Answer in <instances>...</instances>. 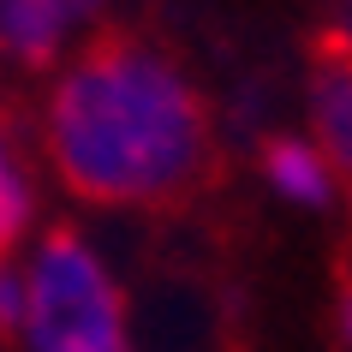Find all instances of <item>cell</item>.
I'll return each instance as SVG.
<instances>
[{"instance_id":"4","label":"cell","mask_w":352,"mask_h":352,"mask_svg":"<svg viewBox=\"0 0 352 352\" xmlns=\"http://www.w3.org/2000/svg\"><path fill=\"white\" fill-rule=\"evenodd\" d=\"M102 0H0V54L48 66Z\"/></svg>"},{"instance_id":"6","label":"cell","mask_w":352,"mask_h":352,"mask_svg":"<svg viewBox=\"0 0 352 352\" xmlns=\"http://www.w3.org/2000/svg\"><path fill=\"white\" fill-rule=\"evenodd\" d=\"M24 221H30V191H24L19 167H12V149L0 138V257L12 251V239L24 233Z\"/></svg>"},{"instance_id":"2","label":"cell","mask_w":352,"mask_h":352,"mask_svg":"<svg viewBox=\"0 0 352 352\" xmlns=\"http://www.w3.org/2000/svg\"><path fill=\"white\" fill-rule=\"evenodd\" d=\"M19 329L30 352H131L120 287L72 227H54L36 245Z\"/></svg>"},{"instance_id":"5","label":"cell","mask_w":352,"mask_h":352,"mask_svg":"<svg viewBox=\"0 0 352 352\" xmlns=\"http://www.w3.org/2000/svg\"><path fill=\"white\" fill-rule=\"evenodd\" d=\"M263 173H269V186H275L280 197H293V204H329L334 197L329 162L316 155V144H298V138H275V144L263 149Z\"/></svg>"},{"instance_id":"3","label":"cell","mask_w":352,"mask_h":352,"mask_svg":"<svg viewBox=\"0 0 352 352\" xmlns=\"http://www.w3.org/2000/svg\"><path fill=\"white\" fill-rule=\"evenodd\" d=\"M311 120H316V155L352 186V36L322 30L311 42Z\"/></svg>"},{"instance_id":"9","label":"cell","mask_w":352,"mask_h":352,"mask_svg":"<svg viewBox=\"0 0 352 352\" xmlns=\"http://www.w3.org/2000/svg\"><path fill=\"white\" fill-rule=\"evenodd\" d=\"M340 30H346V36H352V0H346V24H340Z\"/></svg>"},{"instance_id":"1","label":"cell","mask_w":352,"mask_h":352,"mask_svg":"<svg viewBox=\"0 0 352 352\" xmlns=\"http://www.w3.org/2000/svg\"><path fill=\"white\" fill-rule=\"evenodd\" d=\"M48 155L84 204L179 209L215 179V126L179 60L108 30L48 96Z\"/></svg>"},{"instance_id":"7","label":"cell","mask_w":352,"mask_h":352,"mask_svg":"<svg viewBox=\"0 0 352 352\" xmlns=\"http://www.w3.org/2000/svg\"><path fill=\"white\" fill-rule=\"evenodd\" d=\"M24 322V280L0 275V329H19Z\"/></svg>"},{"instance_id":"8","label":"cell","mask_w":352,"mask_h":352,"mask_svg":"<svg viewBox=\"0 0 352 352\" xmlns=\"http://www.w3.org/2000/svg\"><path fill=\"white\" fill-rule=\"evenodd\" d=\"M334 311H340V334L352 346V269H340V293H334Z\"/></svg>"}]
</instances>
